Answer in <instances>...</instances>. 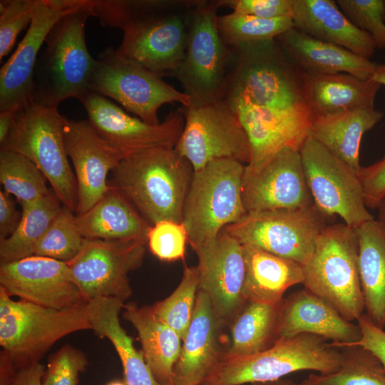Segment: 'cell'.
<instances>
[{
  "label": "cell",
  "instance_id": "cell-48",
  "mask_svg": "<svg viewBox=\"0 0 385 385\" xmlns=\"http://www.w3.org/2000/svg\"><path fill=\"white\" fill-rule=\"evenodd\" d=\"M361 332V339L351 346H360L374 354L381 361L385 369V331L376 326L364 313L356 320Z\"/></svg>",
  "mask_w": 385,
  "mask_h": 385
},
{
  "label": "cell",
  "instance_id": "cell-16",
  "mask_svg": "<svg viewBox=\"0 0 385 385\" xmlns=\"http://www.w3.org/2000/svg\"><path fill=\"white\" fill-rule=\"evenodd\" d=\"M78 100L98 134L123 158L151 148H174L185 124L181 108L170 113L163 122L150 124L90 90Z\"/></svg>",
  "mask_w": 385,
  "mask_h": 385
},
{
  "label": "cell",
  "instance_id": "cell-46",
  "mask_svg": "<svg viewBox=\"0 0 385 385\" xmlns=\"http://www.w3.org/2000/svg\"><path fill=\"white\" fill-rule=\"evenodd\" d=\"M45 366L39 361L16 364L1 352L0 358V385H43Z\"/></svg>",
  "mask_w": 385,
  "mask_h": 385
},
{
  "label": "cell",
  "instance_id": "cell-14",
  "mask_svg": "<svg viewBox=\"0 0 385 385\" xmlns=\"http://www.w3.org/2000/svg\"><path fill=\"white\" fill-rule=\"evenodd\" d=\"M299 153L314 204L319 212L327 217L339 215L354 229L374 219L366 209L358 173L310 135Z\"/></svg>",
  "mask_w": 385,
  "mask_h": 385
},
{
  "label": "cell",
  "instance_id": "cell-6",
  "mask_svg": "<svg viewBox=\"0 0 385 385\" xmlns=\"http://www.w3.org/2000/svg\"><path fill=\"white\" fill-rule=\"evenodd\" d=\"M356 229L345 223L327 225L303 265L304 288L319 296L346 320L364 313Z\"/></svg>",
  "mask_w": 385,
  "mask_h": 385
},
{
  "label": "cell",
  "instance_id": "cell-27",
  "mask_svg": "<svg viewBox=\"0 0 385 385\" xmlns=\"http://www.w3.org/2000/svg\"><path fill=\"white\" fill-rule=\"evenodd\" d=\"M284 53L304 72L344 73L370 79L378 64L346 48L314 38L292 27L277 38Z\"/></svg>",
  "mask_w": 385,
  "mask_h": 385
},
{
  "label": "cell",
  "instance_id": "cell-1",
  "mask_svg": "<svg viewBox=\"0 0 385 385\" xmlns=\"http://www.w3.org/2000/svg\"><path fill=\"white\" fill-rule=\"evenodd\" d=\"M193 173L175 148H155L122 158L111 173L108 185L150 226L162 220L183 222Z\"/></svg>",
  "mask_w": 385,
  "mask_h": 385
},
{
  "label": "cell",
  "instance_id": "cell-3",
  "mask_svg": "<svg viewBox=\"0 0 385 385\" xmlns=\"http://www.w3.org/2000/svg\"><path fill=\"white\" fill-rule=\"evenodd\" d=\"M89 16L83 0L81 7L63 16L50 30L35 68L32 103L58 108L88 90L96 64L85 38Z\"/></svg>",
  "mask_w": 385,
  "mask_h": 385
},
{
  "label": "cell",
  "instance_id": "cell-30",
  "mask_svg": "<svg viewBox=\"0 0 385 385\" xmlns=\"http://www.w3.org/2000/svg\"><path fill=\"white\" fill-rule=\"evenodd\" d=\"M76 221L85 239H147L150 227L131 204L112 187L88 211L76 215Z\"/></svg>",
  "mask_w": 385,
  "mask_h": 385
},
{
  "label": "cell",
  "instance_id": "cell-53",
  "mask_svg": "<svg viewBox=\"0 0 385 385\" xmlns=\"http://www.w3.org/2000/svg\"><path fill=\"white\" fill-rule=\"evenodd\" d=\"M379 217L385 221V200H384L378 207Z\"/></svg>",
  "mask_w": 385,
  "mask_h": 385
},
{
  "label": "cell",
  "instance_id": "cell-13",
  "mask_svg": "<svg viewBox=\"0 0 385 385\" xmlns=\"http://www.w3.org/2000/svg\"><path fill=\"white\" fill-rule=\"evenodd\" d=\"M326 217L314 205L301 209L246 212L224 230L242 245L292 260L303 266L327 225Z\"/></svg>",
  "mask_w": 385,
  "mask_h": 385
},
{
  "label": "cell",
  "instance_id": "cell-5",
  "mask_svg": "<svg viewBox=\"0 0 385 385\" xmlns=\"http://www.w3.org/2000/svg\"><path fill=\"white\" fill-rule=\"evenodd\" d=\"M58 108L31 103L16 111L13 128L0 150L20 154L40 170L61 203L76 212L77 183L66 153Z\"/></svg>",
  "mask_w": 385,
  "mask_h": 385
},
{
  "label": "cell",
  "instance_id": "cell-36",
  "mask_svg": "<svg viewBox=\"0 0 385 385\" xmlns=\"http://www.w3.org/2000/svg\"><path fill=\"white\" fill-rule=\"evenodd\" d=\"M46 178L31 160L9 151L0 150V183L4 191L14 197L22 210L51 190Z\"/></svg>",
  "mask_w": 385,
  "mask_h": 385
},
{
  "label": "cell",
  "instance_id": "cell-34",
  "mask_svg": "<svg viewBox=\"0 0 385 385\" xmlns=\"http://www.w3.org/2000/svg\"><path fill=\"white\" fill-rule=\"evenodd\" d=\"M282 302L275 304L247 302L231 323V345L224 354L249 355L274 345L277 341V328Z\"/></svg>",
  "mask_w": 385,
  "mask_h": 385
},
{
  "label": "cell",
  "instance_id": "cell-35",
  "mask_svg": "<svg viewBox=\"0 0 385 385\" xmlns=\"http://www.w3.org/2000/svg\"><path fill=\"white\" fill-rule=\"evenodd\" d=\"M63 205L53 191L22 210L20 223L9 237L0 240L1 265L34 255L36 248Z\"/></svg>",
  "mask_w": 385,
  "mask_h": 385
},
{
  "label": "cell",
  "instance_id": "cell-32",
  "mask_svg": "<svg viewBox=\"0 0 385 385\" xmlns=\"http://www.w3.org/2000/svg\"><path fill=\"white\" fill-rule=\"evenodd\" d=\"M123 302L113 297L90 300L87 309L91 329L113 345L122 362L126 385H162L154 378L143 353L135 349L131 337L120 325L119 313Z\"/></svg>",
  "mask_w": 385,
  "mask_h": 385
},
{
  "label": "cell",
  "instance_id": "cell-10",
  "mask_svg": "<svg viewBox=\"0 0 385 385\" xmlns=\"http://www.w3.org/2000/svg\"><path fill=\"white\" fill-rule=\"evenodd\" d=\"M219 1H199L190 18L185 56L174 72L190 105L224 99L229 51L217 27Z\"/></svg>",
  "mask_w": 385,
  "mask_h": 385
},
{
  "label": "cell",
  "instance_id": "cell-39",
  "mask_svg": "<svg viewBox=\"0 0 385 385\" xmlns=\"http://www.w3.org/2000/svg\"><path fill=\"white\" fill-rule=\"evenodd\" d=\"M198 292L197 266H185L182 279L173 292L152 306L155 317L184 339L190 325Z\"/></svg>",
  "mask_w": 385,
  "mask_h": 385
},
{
  "label": "cell",
  "instance_id": "cell-23",
  "mask_svg": "<svg viewBox=\"0 0 385 385\" xmlns=\"http://www.w3.org/2000/svg\"><path fill=\"white\" fill-rule=\"evenodd\" d=\"M312 334L346 348L361 337L357 324L344 319L327 301L304 288L284 298L279 309L277 340Z\"/></svg>",
  "mask_w": 385,
  "mask_h": 385
},
{
  "label": "cell",
  "instance_id": "cell-20",
  "mask_svg": "<svg viewBox=\"0 0 385 385\" xmlns=\"http://www.w3.org/2000/svg\"><path fill=\"white\" fill-rule=\"evenodd\" d=\"M0 287L9 296L54 309L88 303L73 281L66 262L33 255L0 267Z\"/></svg>",
  "mask_w": 385,
  "mask_h": 385
},
{
  "label": "cell",
  "instance_id": "cell-52",
  "mask_svg": "<svg viewBox=\"0 0 385 385\" xmlns=\"http://www.w3.org/2000/svg\"><path fill=\"white\" fill-rule=\"evenodd\" d=\"M249 385H298V384L295 383L292 380L282 378L275 381L252 383L250 384Z\"/></svg>",
  "mask_w": 385,
  "mask_h": 385
},
{
  "label": "cell",
  "instance_id": "cell-4",
  "mask_svg": "<svg viewBox=\"0 0 385 385\" xmlns=\"http://www.w3.org/2000/svg\"><path fill=\"white\" fill-rule=\"evenodd\" d=\"M327 339L302 334L277 340L271 347L245 356L223 354L200 385H242L282 379L299 371L327 375L337 371L342 351Z\"/></svg>",
  "mask_w": 385,
  "mask_h": 385
},
{
  "label": "cell",
  "instance_id": "cell-18",
  "mask_svg": "<svg viewBox=\"0 0 385 385\" xmlns=\"http://www.w3.org/2000/svg\"><path fill=\"white\" fill-rule=\"evenodd\" d=\"M198 258V290L210 298L219 322H232L242 309L245 263L242 245L224 229L195 250Z\"/></svg>",
  "mask_w": 385,
  "mask_h": 385
},
{
  "label": "cell",
  "instance_id": "cell-24",
  "mask_svg": "<svg viewBox=\"0 0 385 385\" xmlns=\"http://www.w3.org/2000/svg\"><path fill=\"white\" fill-rule=\"evenodd\" d=\"M221 325L209 297L198 290L192 319L168 385L201 384L225 353L218 341Z\"/></svg>",
  "mask_w": 385,
  "mask_h": 385
},
{
  "label": "cell",
  "instance_id": "cell-15",
  "mask_svg": "<svg viewBox=\"0 0 385 385\" xmlns=\"http://www.w3.org/2000/svg\"><path fill=\"white\" fill-rule=\"evenodd\" d=\"M147 239H85L78 254L66 262L71 278L88 302L98 297L125 301L132 292L128 274L143 260Z\"/></svg>",
  "mask_w": 385,
  "mask_h": 385
},
{
  "label": "cell",
  "instance_id": "cell-47",
  "mask_svg": "<svg viewBox=\"0 0 385 385\" xmlns=\"http://www.w3.org/2000/svg\"><path fill=\"white\" fill-rule=\"evenodd\" d=\"M366 206L378 208L385 200V156L366 167H361L358 173Z\"/></svg>",
  "mask_w": 385,
  "mask_h": 385
},
{
  "label": "cell",
  "instance_id": "cell-55",
  "mask_svg": "<svg viewBox=\"0 0 385 385\" xmlns=\"http://www.w3.org/2000/svg\"><path fill=\"white\" fill-rule=\"evenodd\" d=\"M106 385H126L125 383L119 381H111L110 383L107 384Z\"/></svg>",
  "mask_w": 385,
  "mask_h": 385
},
{
  "label": "cell",
  "instance_id": "cell-22",
  "mask_svg": "<svg viewBox=\"0 0 385 385\" xmlns=\"http://www.w3.org/2000/svg\"><path fill=\"white\" fill-rule=\"evenodd\" d=\"M228 101L235 110L250 141L251 158L245 166L247 170L258 169L284 148L299 151L309 135L312 115L309 111H282L242 101Z\"/></svg>",
  "mask_w": 385,
  "mask_h": 385
},
{
  "label": "cell",
  "instance_id": "cell-9",
  "mask_svg": "<svg viewBox=\"0 0 385 385\" xmlns=\"http://www.w3.org/2000/svg\"><path fill=\"white\" fill-rule=\"evenodd\" d=\"M197 1H159L123 29L117 50L153 73L173 76L184 58Z\"/></svg>",
  "mask_w": 385,
  "mask_h": 385
},
{
  "label": "cell",
  "instance_id": "cell-26",
  "mask_svg": "<svg viewBox=\"0 0 385 385\" xmlns=\"http://www.w3.org/2000/svg\"><path fill=\"white\" fill-rule=\"evenodd\" d=\"M381 85L344 73L323 74L302 71L304 100L314 118L337 115L362 108H374Z\"/></svg>",
  "mask_w": 385,
  "mask_h": 385
},
{
  "label": "cell",
  "instance_id": "cell-37",
  "mask_svg": "<svg viewBox=\"0 0 385 385\" xmlns=\"http://www.w3.org/2000/svg\"><path fill=\"white\" fill-rule=\"evenodd\" d=\"M342 349V360L337 371L309 374L317 385H385V369L374 354L360 346Z\"/></svg>",
  "mask_w": 385,
  "mask_h": 385
},
{
  "label": "cell",
  "instance_id": "cell-43",
  "mask_svg": "<svg viewBox=\"0 0 385 385\" xmlns=\"http://www.w3.org/2000/svg\"><path fill=\"white\" fill-rule=\"evenodd\" d=\"M37 0L0 1V59L13 48L19 34L31 23Z\"/></svg>",
  "mask_w": 385,
  "mask_h": 385
},
{
  "label": "cell",
  "instance_id": "cell-42",
  "mask_svg": "<svg viewBox=\"0 0 385 385\" xmlns=\"http://www.w3.org/2000/svg\"><path fill=\"white\" fill-rule=\"evenodd\" d=\"M188 242L183 222L162 220L151 225L147 235V246L161 261L183 260Z\"/></svg>",
  "mask_w": 385,
  "mask_h": 385
},
{
  "label": "cell",
  "instance_id": "cell-49",
  "mask_svg": "<svg viewBox=\"0 0 385 385\" xmlns=\"http://www.w3.org/2000/svg\"><path fill=\"white\" fill-rule=\"evenodd\" d=\"M22 217L12 196L0 191V240L11 236L19 226Z\"/></svg>",
  "mask_w": 385,
  "mask_h": 385
},
{
  "label": "cell",
  "instance_id": "cell-7",
  "mask_svg": "<svg viewBox=\"0 0 385 385\" xmlns=\"http://www.w3.org/2000/svg\"><path fill=\"white\" fill-rule=\"evenodd\" d=\"M245 166L237 160L220 159L193 173L183 223L194 250L246 214L242 200Z\"/></svg>",
  "mask_w": 385,
  "mask_h": 385
},
{
  "label": "cell",
  "instance_id": "cell-11",
  "mask_svg": "<svg viewBox=\"0 0 385 385\" xmlns=\"http://www.w3.org/2000/svg\"><path fill=\"white\" fill-rule=\"evenodd\" d=\"M88 90L112 98L142 120L158 124V111L166 103L190 106V97L165 82L117 48H106L96 59Z\"/></svg>",
  "mask_w": 385,
  "mask_h": 385
},
{
  "label": "cell",
  "instance_id": "cell-33",
  "mask_svg": "<svg viewBox=\"0 0 385 385\" xmlns=\"http://www.w3.org/2000/svg\"><path fill=\"white\" fill-rule=\"evenodd\" d=\"M123 317L136 329L147 365L155 380L168 385L181 351V339L170 327L159 320L152 307L134 303L123 306Z\"/></svg>",
  "mask_w": 385,
  "mask_h": 385
},
{
  "label": "cell",
  "instance_id": "cell-29",
  "mask_svg": "<svg viewBox=\"0 0 385 385\" xmlns=\"http://www.w3.org/2000/svg\"><path fill=\"white\" fill-rule=\"evenodd\" d=\"M364 313L385 328V221L373 219L356 228Z\"/></svg>",
  "mask_w": 385,
  "mask_h": 385
},
{
  "label": "cell",
  "instance_id": "cell-2",
  "mask_svg": "<svg viewBox=\"0 0 385 385\" xmlns=\"http://www.w3.org/2000/svg\"><path fill=\"white\" fill-rule=\"evenodd\" d=\"M227 46L224 98L277 110L310 112L303 93L302 71L287 56L276 38Z\"/></svg>",
  "mask_w": 385,
  "mask_h": 385
},
{
  "label": "cell",
  "instance_id": "cell-17",
  "mask_svg": "<svg viewBox=\"0 0 385 385\" xmlns=\"http://www.w3.org/2000/svg\"><path fill=\"white\" fill-rule=\"evenodd\" d=\"M83 5V0H37L24 37L0 70V112H16L32 103L35 68L48 34L61 18Z\"/></svg>",
  "mask_w": 385,
  "mask_h": 385
},
{
  "label": "cell",
  "instance_id": "cell-21",
  "mask_svg": "<svg viewBox=\"0 0 385 385\" xmlns=\"http://www.w3.org/2000/svg\"><path fill=\"white\" fill-rule=\"evenodd\" d=\"M66 150L77 183L76 215L88 211L108 191V175L123 158L103 139L88 120L66 118L63 125Z\"/></svg>",
  "mask_w": 385,
  "mask_h": 385
},
{
  "label": "cell",
  "instance_id": "cell-51",
  "mask_svg": "<svg viewBox=\"0 0 385 385\" xmlns=\"http://www.w3.org/2000/svg\"><path fill=\"white\" fill-rule=\"evenodd\" d=\"M371 79L381 86H385V63L377 65Z\"/></svg>",
  "mask_w": 385,
  "mask_h": 385
},
{
  "label": "cell",
  "instance_id": "cell-8",
  "mask_svg": "<svg viewBox=\"0 0 385 385\" xmlns=\"http://www.w3.org/2000/svg\"><path fill=\"white\" fill-rule=\"evenodd\" d=\"M88 304V303H87ZM87 304L54 309L23 299L14 301L0 287V344L16 364L39 361L58 339L91 329Z\"/></svg>",
  "mask_w": 385,
  "mask_h": 385
},
{
  "label": "cell",
  "instance_id": "cell-45",
  "mask_svg": "<svg viewBox=\"0 0 385 385\" xmlns=\"http://www.w3.org/2000/svg\"><path fill=\"white\" fill-rule=\"evenodd\" d=\"M220 5L232 9L234 13L262 19L292 17V0H220Z\"/></svg>",
  "mask_w": 385,
  "mask_h": 385
},
{
  "label": "cell",
  "instance_id": "cell-28",
  "mask_svg": "<svg viewBox=\"0 0 385 385\" xmlns=\"http://www.w3.org/2000/svg\"><path fill=\"white\" fill-rule=\"evenodd\" d=\"M245 263L243 296L246 302L275 304L289 287L302 284L303 266L257 247L242 245Z\"/></svg>",
  "mask_w": 385,
  "mask_h": 385
},
{
  "label": "cell",
  "instance_id": "cell-54",
  "mask_svg": "<svg viewBox=\"0 0 385 385\" xmlns=\"http://www.w3.org/2000/svg\"><path fill=\"white\" fill-rule=\"evenodd\" d=\"M298 385H317L314 381L312 379L311 376L309 375L308 378L304 379L301 383L298 384Z\"/></svg>",
  "mask_w": 385,
  "mask_h": 385
},
{
  "label": "cell",
  "instance_id": "cell-50",
  "mask_svg": "<svg viewBox=\"0 0 385 385\" xmlns=\"http://www.w3.org/2000/svg\"><path fill=\"white\" fill-rule=\"evenodd\" d=\"M15 111L0 112V144L9 136L15 120Z\"/></svg>",
  "mask_w": 385,
  "mask_h": 385
},
{
  "label": "cell",
  "instance_id": "cell-44",
  "mask_svg": "<svg viewBox=\"0 0 385 385\" xmlns=\"http://www.w3.org/2000/svg\"><path fill=\"white\" fill-rule=\"evenodd\" d=\"M88 365L86 356L66 345L52 354L43 376V385H77L79 374Z\"/></svg>",
  "mask_w": 385,
  "mask_h": 385
},
{
  "label": "cell",
  "instance_id": "cell-19",
  "mask_svg": "<svg viewBox=\"0 0 385 385\" xmlns=\"http://www.w3.org/2000/svg\"><path fill=\"white\" fill-rule=\"evenodd\" d=\"M242 200L246 212L313 206L299 151L284 148L258 169L245 168Z\"/></svg>",
  "mask_w": 385,
  "mask_h": 385
},
{
  "label": "cell",
  "instance_id": "cell-38",
  "mask_svg": "<svg viewBox=\"0 0 385 385\" xmlns=\"http://www.w3.org/2000/svg\"><path fill=\"white\" fill-rule=\"evenodd\" d=\"M217 27L221 38L227 46L277 38L294 27L290 16L262 19L232 12L218 16Z\"/></svg>",
  "mask_w": 385,
  "mask_h": 385
},
{
  "label": "cell",
  "instance_id": "cell-31",
  "mask_svg": "<svg viewBox=\"0 0 385 385\" xmlns=\"http://www.w3.org/2000/svg\"><path fill=\"white\" fill-rule=\"evenodd\" d=\"M374 108H362L312 120L309 135L332 154L359 173L362 136L383 118Z\"/></svg>",
  "mask_w": 385,
  "mask_h": 385
},
{
  "label": "cell",
  "instance_id": "cell-12",
  "mask_svg": "<svg viewBox=\"0 0 385 385\" xmlns=\"http://www.w3.org/2000/svg\"><path fill=\"white\" fill-rule=\"evenodd\" d=\"M185 124L175 150L197 171L213 160L230 159L247 165L250 144L240 118L225 98L181 107Z\"/></svg>",
  "mask_w": 385,
  "mask_h": 385
},
{
  "label": "cell",
  "instance_id": "cell-41",
  "mask_svg": "<svg viewBox=\"0 0 385 385\" xmlns=\"http://www.w3.org/2000/svg\"><path fill=\"white\" fill-rule=\"evenodd\" d=\"M336 2L356 26L371 36L376 48H385L384 0H337Z\"/></svg>",
  "mask_w": 385,
  "mask_h": 385
},
{
  "label": "cell",
  "instance_id": "cell-40",
  "mask_svg": "<svg viewBox=\"0 0 385 385\" xmlns=\"http://www.w3.org/2000/svg\"><path fill=\"white\" fill-rule=\"evenodd\" d=\"M84 240L77 226L75 212L63 205L38 244L34 255L68 262L78 254Z\"/></svg>",
  "mask_w": 385,
  "mask_h": 385
},
{
  "label": "cell",
  "instance_id": "cell-25",
  "mask_svg": "<svg viewBox=\"0 0 385 385\" xmlns=\"http://www.w3.org/2000/svg\"><path fill=\"white\" fill-rule=\"evenodd\" d=\"M294 28L367 59L376 48L371 36L356 26L333 0H292Z\"/></svg>",
  "mask_w": 385,
  "mask_h": 385
}]
</instances>
